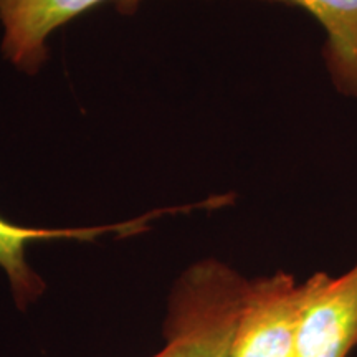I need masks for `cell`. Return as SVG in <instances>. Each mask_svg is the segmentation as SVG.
<instances>
[{
    "mask_svg": "<svg viewBox=\"0 0 357 357\" xmlns=\"http://www.w3.org/2000/svg\"><path fill=\"white\" fill-rule=\"evenodd\" d=\"M305 8L328 35L326 60L334 82L357 96V0H275Z\"/></svg>",
    "mask_w": 357,
    "mask_h": 357,
    "instance_id": "6",
    "label": "cell"
},
{
    "mask_svg": "<svg viewBox=\"0 0 357 357\" xmlns=\"http://www.w3.org/2000/svg\"><path fill=\"white\" fill-rule=\"evenodd\" d=\"M305 283L278 273L247 281L229 357H298Z\"/></svg>",
    "mask_w": 357,
    "mask_h": 357,
    "instance_id": "2",
    "label": "cell"
},
{
    "mask_svg": "<svg viewBox=\"0 0 357 357\" xmlns=\"http://www.w3.org/2000/svg\"><path fill=\"white\" fill-rule=\"evenodd\" d=\"M149 215L134 220L102 227H79V229H42V227L17 225L0 217V270L8 280L13 301L19 310H26L45 291V281L26 261V247L33 242L47 240H79L91 242L106 234L121 236L141 234L149 229Z\"/></svg>",
    "mask_w": 357,
    "mask_h": 357,
    "instance_id": "5",
    "label": "cell"
},
{
    "mask_svg": "<svg viewBox=\"0 0 357 357\" xmlns=\"http://www.w3.org/2000/svg\"><path fill=\"white\" fill-rule=\"evenodd\" d=\"M298 357H349L357 349V263L346 273L305 281Z\"/></svg>",
    "mask_w": 357,
    "mask_h": 357,
    "instance_id": "3",
    "label": "cell"
},
{
    "mask_svg": "<svg viewBox=\"0 0 357 357\" xmlns=\"http://www.w3.org/2000/svg\"><path fill=\"white\" fill-rule=\"evenodd\" d=\"M247 281L215 258L190 265L171 289L164 344L151 357H229Z\"/></svg>",
    "mask_w": 357,
    "mask_h": 357,
    "instance_id": "1",
    "label": "cell"
},
{
    "mask_svg": "<svg viewBox=\"0 0 357 357\" xmlns=\"http://www.w3.org/2000/svg\"><path fill=\"white\" fill-rule=\"evenodd\" d=\"M105 2H114L119 10L129 13L141 0H0L3 56L19 70L35 75L47 60V38Z\"/></svg>",
    "mask_w": 357,
    "mask_h": 357,
    "instance_id": "4",
    "label": "cell"
}]
</instances>
